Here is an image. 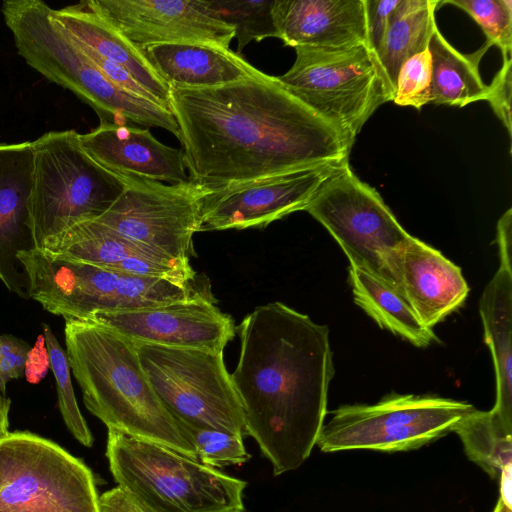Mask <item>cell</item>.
Listing matches in <instances>:
<instances>
[{"mask_svg": "<svg viewBox=\"0 0 512 512\" xmlns=\"http://www.w3.org/2000/svg\"><path fill=\"white\" fill-rule=\"evenodd\" d=\"M17 257L29 280V297L65 320H87L97 312L157 307L205 293L163 279L53 260L36 248L22 251Z\"/></svg>", "mask_w": 512, "mask_h": 512, "instance_id": "ba28073f", "label": "cell"}, {"mask_svg": "<svg viewBox=\"0 0 512 512\" xmlns=\"http://www.w3.org/2000/svg\"><path fill=\"white\" fill-rule=\"evenodd\" d=\"M497 243L500 267L512 271V209L509 208L498 220Z\"/></svg>", "mask_w": 512, "mask_h": 512, "instance_id": "f35d334b", "label": "cell"}, {"mask_svg": "<svg viewBox=\"0 0 512 512\" xmlns=\"http://www.w3.org/2000/svg\"><path fill=\"white\" fill-rule=\"evenodd\" d=\"M40 0H6L1 12L18 54L26 63L91 106L100 122L158 127L180 139L173 114L112 83Z\"/></svg>", "mask_w": 512, "mask_h": 512, "instance_id": "277c9868", "label": "cell"}, {"mask_svg": "<svg viewBox=\"0 0 512 512\" xmlns=\"http://www.w3.org/2000/svg\"><path fill=\"white\" fill-rule=\"evenodd\" d=\"M493 512H512V509L506 507L500 500H498Z\"/></svg>", "mask_w": 512, "mask_h": 512, "instance_id": "b9f144b4", "label": "cell"}, {"mask_svg": "<svg viewBox=\"0 0 512 512\" xmlns=\"http://www.w3.org/2000/svg\"><path fill=\"white\" fill-rule=\"evenodd\" d=\"M305 211L328 230L351 267L397 289L396 265L413 236L348 162L321 185Z\"/></svg>", "mask_w": 512, "mask_h": 512, "instance_id": "9c48e42d", "label": "cell"}, {"mask_svg": "<svg viewBox=\"0 0 512 512\" xmlns=\"http://www.w3.org/2000/svg\"><path fill=\"white\" fill-rule=\"evenodd\" d=\"M440 4H452L467 12L486 35V42L491 46L496 45L503 59L511 58V0H447Z\"/></svg>", "mask_w": 512, "mask_h": 512, "instance_id": "1f68e13d", "label": "cell"}, {"mask_svg": "<svg viewBox=\"0 0 512 512\" xmlns=\"http://www.w3.org/2000/svg\"><path fill=\"white\" fill-rule=\"evenodd\" d=\"M294 49V64L277 76L278 80L329 123L351 150L365 122L380 105L394 98V88L377 54L366 44Z\"/></svg>", "mask_w": 512, "mask_h": 512, "instance_id": "52a82bcc", "label": "cell"}, {"mask_svg": "<svg viewBox=\"0 0 512 512\" xmlns=\"http://www.w3.org/2000/svg\"><path fill=\"white\" fill-rule=\"evenodd\" d=\"M33 182L31 142L0 143V280L19 297L29 299V280L18 259L34 249L29 200Z\"/></svg>", "mask_w": 512, "mask_h": 512, "instance_id": "e0dca14e", "label": "cell"}, {"mask_svg": "<svg viewBox=\"0 0 512 512\" xmlns=\"http://www.w3.org/2000/svg\"><path fill=\"white\" fill-rule=\"evenodd\" d=\"M140 50L170 87L201 89L248 78L258 70L230 48L203 44H154Z\"/></svg>", "mask_w": 512, "mask_h": 512, "instance_id": "44dd1931", "label": "cell"}, {"mask_svg": "<svg viewBox=\"0 0 512 512\" xmlns=\"http://www.w3.org/2000/svg\"><path fill=\"white\" fill-rule=\"evenodd\" d=\"M344 164L317 165L207 189L202 199L200 231L264 228L305 210L321 185Z\"/></svg>", "mask_w": 512, "mask_h": 512, "instance_id": "5bb4252c", "label": "cell"}, {"mask_svg": "<svg viewBox=\"0 0 512 512\" xmlns=\"http://www.w3.org/2000/svg\"><path fill=\"white\" fill-rule=\"evenodd\" d=\"M512 58L503 59L500 70L496 73L491 84L488 86L486 100L490 103L493 111L502 121L512 135L511 121V97H512Z\"/></svg>", "mask_w": 512, "mask_h": 512, "instance_id": "836d02e7", "label": "cell"}, {"mask_svg": "<svg viewBox=\"0 0 512 512\" xmlns=\"http://www.w3.org/2000/svg\"><path fill=\"white\" fill-rule=\"evenodd\" d=\"M79 140L92 159L117 175L169 184L190 181L183 150L161 143L148 128L100 122Z\"/></svg>", "mask_w": 512, "mask_h": 512, "instance_id": "ac0fdd59", "label": "cell"}, {"mask_svg": "<svg viewBox=\"0 0 512 512\" xmlns=\"http://www.w3.org/2000/svg\"><path fill=\"white\" fill-rule=\"evenodd\" d=\"M286 46L341 49L367 44L365 0H274Z\"/></svg>", "mask_w": 512, "mask_h": 512, "instance_id": "d6986e66", "label": "cell"}, {"mask_svg": "<svg viewBox=\"0 0 512 512\" xmlns=\"http://www.w3.org/2000/svg\"><path fill=\"white\" fill-rule=\"evenodd\" d=\"M200 3L212 16L234 29L239 55L250 42L278 38L273 17L274 0H200Z\"/></svg>", "mask_w": 512, "mask_h": 512, "instance_id": "f1b7e54d", "label": "cell"}, {"mask_svg": "<svg viewBox=\"0 0 512 512\" xmlns=\"http://www.w3.org/2000/svg\"><path fill=\"white\" fill-rule=\"evenodd\" d=\"M392 101L399 106L416 109L431 102V56L428 49L412 56L402 65Z\"/></svg>", "mask_w": 512, "mask_h": 512, "instance_id": "d6a6232c", "label": "cell"}, {"mask_svg": "<svg viewBox=\"0 0 512 512\" xmlns=\"http://www.w3.org/2000/svg\"><path fill=\"white\" fill-rule=\"evenodd\" d=\"M10 405V399L0 392V439L9 433Z\"/></svg>", "mask_w": 512, "mask_h": 512, "instance_id": "60d3db41", "label": "cell"}, {"mask_svg": "<svg viewBox=\"0 0 512 512\" xmlns=\"http://www.w3.org/2000/svg\"><path fill=\"white\" fill-rule=\"evenodd\" d=\"M399 0H365L367 44L376 54L387 32L391 14Z\"/></svg>", "mask_w": 512, "mask_h": 512, "instance_id": "e575fe53", "label": "cell"}, {"mask_svg": "<svg viewBox=\"0 0 512 512\" xmlns=\"http://www.w3.org/2000/svg\"><path fill=\"white\" fill-rule=\"evenodd\" d=\"M117 483L149 512H244L247 483L168 446L108 429Z\"/></svg>", "mask_w": 512, "mask_h": 512, "instance_id": "5b68a950", "label": "cell"}, {"mask_svg": "<svg viewBox=\"0 0 512 512\" xmlns=\"http://www.w3.org/2000/svg\"><path fill=\"white\" fill-rule=\"evenodd\" d=\"M91 469L27 431L0 439V512H98Z\"/></svg>", "mask_w": 512, "mask_h": 512, "instance_id": "7c38bea8", "label": "cell"}, {"mask_svg": "<svg viewBox=\"0 0 512 512\" xmlns=\"http://www.w3.org/2000/svg\"><path fill=\"white\" fill-rule=\"evenodd\" d=\"M500 498L499 500L508 508L512 509V464L503 468L499 476Z\"/></svg>", "mask_w": 512, "mask_h": 512, "instance_id": "ab89813d", "label": "cell"}, {"mask_svg": "<svg viewBox=\"0 0 512 512\" xmlns=\"http://www.w3.org/2000/svg\"><path fill=\"white\" fill-rule=\"evenodd\" d=\"M170 98L189 179L203 188L348 162L339 133L260 70L217 87H170Z\"/></svg>", "mask_w": 512, "mask_h": 512, "instance_id": "6da1fadb", "label": "cell"}, {"mask_svg": "<svg viewBox=\"0 0 512 512\" xmlns=\"http://www.w3.org/2000/svg\"><path fill=\"white\" fill-rule=\"evenodd\" d=\"M395 275L397 290L431 329L457 310L469 292L460 267L415 237L401 251Z\"/></svg>", "mask_w": 512, "mask_h": 512, "instance_id": "ffe728a7", "label": "cell"}, {"mask_svg": "<svg viewBox=\"0 0 512 512\" xmlns=\"http://www.w3.org/2000/svg\"><path fill=\"white\" fill-rule=\"evenodd\" d=\"M349 282L355 303L381 328L417 347H426L438 340L433 329L420 321L406 298L395 287L351 266Z\"/></svg>", "mask_w": 512, "mask_h": 512, "instance_id": "484cf974", "label": "cell"}, {"mask_svg": "<svg viewBox=\"0 0 512 512\" xmlns=\"http://www.w3.org/2000/svg\"><path fill=\"white\" fill-rule=\"evenodd\" d=\"M490 46L485 42L475 52L463 54L437 28L428 45L431 56V102L464 107L486 100L488 85L481 78L479 64Z\"/></svg>", "mask_w": 512, "mask_h": 512, "instance_id": "cb8c5ba5", "label": "cell"}, {"mask_svg": "<svg viewBox=\"0 0 512 512\" xmlns=\"http://www.w3.org/2000/svg\"><path fill=\"white\" fill-rule=\"evenodd\" d=\"M98 512H149L123 488L116 486L99 495Z\"/></svg>", "mask_w": 512, "mask_h": 512, "instance_id": "74e56055", "label": "cell"}, {"mask_svg": "<svg viewBox=\"0 0 512 512\" xmlns=\"http://www.w3.org/2000/svg\"><path fill=\"white\" fill-rule=\"evenodd\" d=\"M79 45L96 67L117 87L137 97L156 103L153 96L124 67L96 54L80 43Z\"/></svg>", "mask_w": 512, "mask_h": 512, "instance_id": "d590c367", "label": "cell"}, {"mask_svg": "<svg viewBox=\"0 0 512 512\" xmlns=\"http://www.w3.org/2000/svg\"><path fill=\"white\" fill-rule=\"evenodd\" d=\"M132 342L223 352L235 335L233 319L210 293L157 307L97 312L87 319Z\"/></svg>", "mask_w": 512, "mask_h": 512, "instance_id": "9a60e30c", "label": "cell"}, {"mask_svg": "<svg viewBox=\"0 0 512 512\" xmlns=\"http://www.w3.org/2000/svg\"><path fill=\"white\" fill-rule=\"evenodd\" d=\"M75 130L50 131L31 142L30 230L36 249L73 226L101 217L126 187L124 176L98 164Z\"/></svg>", "mask_w": 512, "mask_h": 512, "instance_id": "8992f818", "label": "cell"}, {"mask_svg": "<svg viewBox=\"0 0 512 512\" xmlns=\"http://www.w3.org/2000/svg\"><path fill=\"white\" fill-rule=\"evenodd\" d=\"M240 353L231 379L246 436L275 476L309 458L327 414L334 375L329 329L281 302L255 308L237 327Z\"/></svg>", "mask_w": 512, "mask_h": 512, "instance_id": "7a4b0ae2", "label": "cell"}, {"mask_svg": "<svg viewBox=\"0 0 512 512\" xmlns=\"http://www.w3.org/2000/svg\"><path fill=\"white\" fill-rule=\"evenodd\" d=\"M42 328L49 366L55 379L58 407L62 419L69 432L79 443L85 447H91L94 439L75 397L66 351L63 350L47 324H43Z\"/></svg>", "mask_w": 512, "mask_h": 512, "instance_id": "f546056e", "label": "cell"}, {"mask_svg": "<svg viewBox=\"0 0 512 512\" xmlns=\"http://www.w3.org/2000/svg\"><path fill=\"white\" fill-rule=\"evenodd\" d=\"M455 432L467 457L492 479L512 464V429L507 428L491 411L473 409L455 426Z\"/></svg>", "mask_w": 512, "mask_h": 512, "instance_id": "83f0119b", "label": "cell"}, {"mask_svg": "<svg viewBox=\"0 0 512 512\" xmlns=\"http://www.w3.org/2000/svg\"><path fill=\"white\" fill-rule=\"evenodd\" d=\"M66 354L85 407L107 429L197 458L195 449L151 387L134 346L88 320H65Z\"/></svg>", "mask_w": 512, "mask_h": 512, "instance_id": "3957f363", "label": "cell"}, {"mask_svg": "<svg viewBox=\"0 0 512 512\" xmlns=\"http://www.w3.org/2000/svg\"><path fill=\"white\" fill-rule=\"evenodd\" d=\"M38 250L53 260L82 262L101 268L128 258L172 259L120 235L97 221L79 223L48 241Z\"/></svg>", "mask_w": 512, "mask_h": 512, "instance_id": "d4e9b609", "label": "cell"}, {"mask_svg": "<svg viewBox=\"0 0 512 512\" xmlns=\"http://www.w3.org/2000/svg\"><path fill=\"white\" fill-rule=\"evenodd\" d=\"M0 360H1V335H0Z\"/></svg>", "mask_w": 512, "mask_h": 512, "instance_id": "7bdbcfd3", "label": "cell"}, {"mask_svg": "<svg viewBox=\"0 0 512 512\" xmlns=\"http://www.w3.org/2000/svg\"><path fill=\"white\" fill-rule=\"evenodd\" d=\"M438 4L437 0H399L393 10L377 57L394 91L402 65L428 49L437 29L435 10Z\"/></svg>", "mask_w": 512, "mask_h": 512, "instance_id": "4316f807", "label": "cell"}, {"mask_svg": "<svg viewBox=\"0 0 512 512\" xmlns=\"http://www.w3.org/2000/svg\"><path fill=\"white\" fill-rule=\"evenodd\" d=\"M30 346L21 341L20 344L9 354L0 360V392L5 395L6 384L11 379H17L23 375Z\"/></svg>", "mask_w": 512, "mask_h": 512, "instance_id": "8d00e7d4", "label": "cell"}, {"mask_svg": "<svg viewBox=\"0 0 512 512\" xmlns=\"http://www.w3.org/2000/svg\"><path fill=\"white\" fill-rule=\"evenodd\" d=\"M133 343L151 387L176 424L246 436L223 352Z\"/></svg>", "mask_w": 512, "mask_h": 512, "instance_id": "8fae6325", "label": "cell"}, {"mask_svg": "<svg viewBox=\"0 0 512 512\" xmlns=\"http://www.w3.org/2000/svg\"><path fill=\"white\" fill-rule=\"evenodd\" d=\"M87 5L137 47L203 44L229 48L234 29L200 0H86Z\"/></svg>", "mask_w": 512, "mask_h": 512, "instance_id": "2e32d148", "label": "cell"}, {"mask_svg": "<svg viewBox=\"0 0 512 512\" xmlns=\"http://www.w3.org/2000/svg\"><path fill=\"white\" fill-rule=\"evenodd\" d=\"M480 315L496 378V400L490 410L512 429V271L499 267L483 291Z\"/></svg>", "mask_w": 512, "mask_h": 512, "instance_id": "603a6c76", "label": "cell"}, {"mask_svg": "<svg viewBox=\"0 0 512 512\" xmlns=\"http://www.w3.org/2000/svg\"><path fill=\"white\" fill-rule=\"evenodd\" d=\"M177 425L193 445L198 460L207 466L219 469L241 465L250 459L241 435L209 427Z\"/></svg>", "mask_w": 512, "mask_h": 512, "instance_id": "4dcf8cb0", "label": "cell"}, {"mask_svg": "<svg viewBox=\"0 0 512 512\" xmlns=\"http://www.w3.org/2000/svg\"><path fill=\"white\" fill-rule=\"evenodd\" d=\"M51 17L77 42L124 67L156 103L171 112L169 86L155 72L139 47L94 12L85 1L50 10Z\"/></svg>", "mask_w": 512, "mask_h": 512, "instance_id": "7402d4cb", "label": "cell"}, {"mask_svg": "<svg viewBox=\"0 0 512 512\" xmlns=\"http://www.w3.org/2000/svg\"><path fill=\"white\" fill-rule=\"evenodd\" d=\"M124 177V191L94 221L162 255L190 263L193 235L200 232L202 199L207 189L192 181L166 185Z\"/></svg>", "mask_w": 512, "mask_h": 512, "instance_id": "4fadbf2b", "label": "cell"}, {"mask_svg": "<svg viewBox=\"0 0 512 512\" xmlns=\"http://www.w3.org/2000/svg\"><path fill=\"white\" fill-rule=\"evenodd\" d=\"M473 409L464 401L412 394H390L372 405H342L330 412L316 446L326 453L414 450L453 432Z\"/></svg>", "mask_w": 512, "mask_h": 512, "instance_id": "30bf717a", "label": "cell"}]
</instances>
